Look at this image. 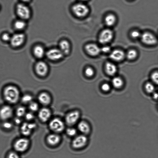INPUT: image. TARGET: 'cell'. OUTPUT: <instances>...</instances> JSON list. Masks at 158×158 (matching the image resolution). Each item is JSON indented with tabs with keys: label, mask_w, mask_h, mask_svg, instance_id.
<instances>
[{
	"label": "cell",
	"mask_w": 158,
	"mask_h": 158,
	"mask_svg": "<svg viewBox=\"0 0 158 158\" xmlns=\"http://www.w3.org/2000/svg\"><path fill=\"white\" fill-rule=\"evenodd\" d=\"M59 49L64 55L68 54L70 50V45L69 42L66 40L61 41L59 44Z\"/></svg>",
	"instance_id": "cell-22"
},
{
	"label": "cell",
	"mask_w": 158,
	"mask_h": 158,
	"mask_svg": "<svg viewBox=\"0 0 158 158\" xmlns=\"http://www.w3.org/2000/svg\"><path fill=\"white\" fill-rule=\"evenodd\" d=\"M114 36L112 30L108 28L103 30L101 32L98 39L99 43L101 44H105L110 42L113 39Z\"/></svg>",
	"instance_id": "cell-10"
},
{
	"label": "cell",
	"mask_w": 158,
	"mask_h": 158,
	"mask_svg": "<svg viewBox=\"0 0 158 158\" xmlns=\"http://www.w3.org/2000/svg\"><path fill=\"white\" fill-rule=\"evenodd\" d=\"M20 101L22 103V105L26 106L33 101V98L31 95L26 94L21 97Z\"/></svg>",
	"instance_id": "cell-28"
},
{
	"label": "cell",
	"mask_w": 158,
	"mask_h": 158,
	"mask_svg": "<svg viewBox=\"0 0 158 158\" xmlns=\"http://www.w3.org/2000/svg\"><path fill=\"white\" fill-rule=\"evenodd\" d=\"M61 138L59 134L53 133L48 135L47 137L46 141L47 143L51 146H55L59 144Z\"/></svg>",
	"instance_id": "cell-16"
},
{
	"label": "cell",
	"mask_w": 158,
	"mask_h": 158,
	"mask_svg": "<svg viewBox=\"0 0 158 158\" xmlns=\"http://www.w3.org/2000/svg\"><path fill=\"white\" fill-rule=\"evenodd\" d=\"M38 99L39 103L44 106L49 105L52 101L50 95L45 92L40 94L38 96Z\"/></svg>",
	"instance_id": "cell-20"
},
{
	"label": "cell",
	"mask_w": 158,
	"mask_h": 158,
	"mask_svg": "<svg viewBox=\"0 0 158 158\" xmlns=\"http://www.w3.org/2000/svg\"><path fill=\"white\" fill-rule=\"evenodd\" d=\"M33 51L35 56L38 58L43 57L45 54L44 48L40 45L36 46L34 48Z\"/></svg>",
	"instance_id": "cell-27"
},
{
	"label": "cell",
	"mask_w": 158,
	"mask_h": 158,
	"mask_svg": "<svg viewBox=\"0 0 158 158\" xmlns=\"http://www.w3.org/2000/svg\"><path fill=\"white\" fill-rule=\"evenodd\" d=\"M51 110L46 107L39 109L38 111V116L39 119L43 122H46L48 121L51 116Z\"/></svg>",
	"instance_id": "cell-13"
},
{
	"label": "cell",
	"mask_w": 158,
	"mask_h": 158,
	"mask_svg": "<svg viewBox=\"0 0 158 158\" xmlns=\"http://www.w3.org/2000/svg\"><path fill=\"white\" fill-rule=\"evenodd\" d=\"M140 38L142 42L147 45H154L157 43L156 37L149 32H145L142 34Z\"/></svg>",
	"instance_id": "cell-11"
},
{
	"label": "cell",
	"mask_w": 158,
	"mask_h": 158,
	"mask_svg": "<svg viewBox=\"0 0 158 158\" xmlns=\"http://www.w3.org/2000/svg\"><path fill=\"white\" fill-rule=\"evenodd\" d=\"M80 112L77 110H74L68 113L65 117V123L69 126H72L77 124L80 118Z\"/></svg>",
	"instance_id": "cell-8"
},
{
	"label": "cell",
	"mask_w": 158,
	"mask_h": 158,
	"mask_svg": "<svg viewBox=\"0 0 158 158\" xmlns=\"http://www.w3.org/2000/svg\"><path fill=\"white\" fill-rule=\"evenodd\" d=\"M88 140L86 135L81 134L74 137L71 145L73 148L75 149H81L87 145Z\"/></svg>",
	"instance_id": "cell-9"
},
{
	"label": "cell",
	"mask_w": 158,
	"mask_h": 158,
	"mask_svg": "<svg viewBox=\"0 0 158 158\" xmlns=\"http://www.w3.org/2000/svg\"><path fill=\"white\" fill-rule=\"evenodd\" d=\"M31 144L29 137L21 135L13 141L12 143V149L21 154L27 151Z\"/></svg>",
	"instance_id": "cell-2"
},
{
	"label": "cell",
	"mask_w": 158,
	"mask_h": 158,
	"mask_svg": "<svg viewBox=\"0 0 158 158\" xmlns=\"http://www.w3.org/2000/svg\"><path fill=\"white\" fill-rule=\"evenodd\" d=\"M78 130L83 134L86 135L91 131V127L89 123L84 120L79 122L77 124Z\"/></svg>",
	"instance_id": "cell-15"
},
{
	"label": "cell",
	"mask_w": 158,
	"mask_h": 158,
	"mask_svg": "<svg viewBox=\"0 0 158 158\" xmlns=\"http://www.w3.org/2000/svg\"><path fill=\"white\" fill-rule=\"evenodd\" d=\"M79 0L80 1H81V2H84V1H87L88 0Z\"/></svg>",
	"instance_id": "cell-45"
},
{
	"label": "cell",
	"mask_w": 158,
	"mask_h": 158,
	"mask_svg": "<svg viewBox=\"0 0 158 158\" xmlns=\"http://www.w3.org/2000/svg\"><path fill=\"white\" fill-rule=\"evenodd\" d=\"M15 126L12 120H7L1 122V128L6 131L12 130Z\"/></svg>",
	"instance_id": "cell-26"
},
{
	"label": "cell",
	"mask_w": 158,
	"mask_h": 158,
	"mask_svg": "<svg viewBox=\"0 0 158 158\" xmlns=\"http://www.w3.org/2000/svg\"><path fill=\"white\" fill-rule=\"evenodd\" d=\"M145 88L146 92L148 93L152 94L155 92L154 86L151 82L147 83L145 85Z\"/></svg>",
	"instance_id": "cell-35"
},
{
	"label": "cell",
	"mask_w": 158,
	"mask_h": 158,
	"mask_svg": "<svg viewBox=\"0 0 158 158\" xmlns=\"http://www.w3.org/2000/svg\"><path fill=\"white\" fill-rule=\"evenodd\" d=\"M65 131L66 134L70 137H75L77 132V130L72 127H68Z\"/></svg>",
	"instance_id": "cell-33"
},
{
	"label": "cell",
	"mask_w": 158,
	"mask_h": 158,
	"mask_svg": "<svg viewBox=\"0 0 158 158\" xmlns=\"http://www.w3.org/2000/svg\"><path fill=\"white\" fill-rule=\"evenodd\" d=\"M152 97L154 99L157 100L158 99V93L154 92L152 93Z\"/></svg>",
	"instance_id": "cell-43"
},
{
	"label": "cell",
	"mask_w": 158,
	"mask_h": 158,
	"mask_svg": "<svg viewBox=\"0 0 158 158\" xmlns=\"http://www.w3.org/2000/svg\"><path fill=\"white\" fill-rule=\"evenodd\" d=\"M13 122L15 125H19V126L24 121H23V118L14 116L12 119Z\"/></svg>",
	"instance_id": "cell-36"
},
{
	"label": "cell",
	"mask_w": 158,
	"mask_h": 158,
	"mask_svg": "<svg viewBox=\"0 0 158 158\" xmlns=\"http://www.w3.org/2000/svg\"><path fill=\"white\" fill-rule=\"evenodd\" d=\"M48 126L53 133L59 134L64 130L65 123L59 118H55L50 120Z\"/></svg>",
	"instance_id": "cell-5"
},
{
	"label": "cell",
	"mask_w": 158,
	"mask_h": 158,
	"mask_svg": "<svg viewBox=\"0 0 158 158\" xmlns=\"http://www.w3.org/2000/svg\"><path fill=\"white\" fill-rule=\"evenodd\" d=\"M11 37L8 33H5L2 35V38L3 40L5 41H10Z\"/></svg>",
	"instance_id": "cell-41"
},
{
	"label": "cell",
	"mask_w": 158,
	"mask_h": 158,
	"mask_svg": "<svg viewBox=\"0 0 158 158\" xmlns=\"http://www.w3.org/2000/svg\"><path fill=\"white\" fill-rule=\"evenodd\" d=\"M35 70L38 75L41 76H44L48 73V67L45 62L40 61L35 65Z\"/></svg>",
	"instance_id": "cell-18"
},
{
	"label": "cell",
	"mask_w": 158,
	"mask_h": 158,
	"mask_svg": "<svg viewBox=\"0 0 158 158\" xmlns=\"http://www.w3.org/2000/svg\"><path fill=\"white\" fill-rule=\"evenodd\" d=\"M20 154L12 149L6 153V158H21Z\"/></svg>",
	"instance_id": "cell-31"
},
{
	"label": "cell",
	"mask_w": 158,
	"mask_h": 158,
	"mask_svg": "<svg viewBox=\"0 0 158 158\" xmlns=\"http://www.w3.org/2000/svg\"><path fill=\"white\" fill-rule=\"evenodd\" d=\"M110 85L107 83L103 84L101 86L102 90L105 92H108L110 89Z\"/></svg>",
	"instance_id": "cell-40"
},
{
	"label": "cell",
	"mask_w": 158,
	"mask_h": 158,
	"mask_svg": "<svg viewBox=\"0 0 158 158\" xmlns=\"http://www.w3.org/2000/svg\"><path fill=\"white\" fill-rule=\"evenodd\" d=\"M35 118L34 113L27 111L23 118L24 121L28 122H32L34 119Z\"/></svg>",
	"instance_id": "cell-32"
},
{
	"label": "cell",
	"mask_w": 158,
	"mask_h": 158,
	"mask_svg": "<svg viewBox=\"0 0 158 158\" xmlns=\"http://www.w3.org/2000/svg\"><path fill=\"white\" fill-rule=\"evenodd\" d=\"M101 52H103L107 53L109 52L111 50V48L110 47L106 46H104L101 48Z\"/></svg>",
	"instance_id": "cell-42"
},
{
	"label": "cell",
	"mask_w": 158,
	"mask_h": 158,
	"mask_svg": "<svg viewBox=\"0 0 158 158\" xmlns=\"http://www.w3.org/2000/svg\"><path fill=\"white\" fill-rule=\"evenodd\" d=\"M27 110L26 106L22 104L15 110V116L23 118Z\"/></svg>",
	"instance_id": "cell-23"
},
{
	"label": "cell",
	"mask_w": 158,
	"mask_h": 158,
	"mask_svg": "<svg viewBox=\"0 0 158 158\" xmlns=\"http://www.w3.org/2000/svg\"><path fill=\"white\" fill-rule=\"evenodd\" d=\"M112 83L114 88L118 89L122 86L123 81L121 78L119 77H115L112 80Z\"/></svg>",
	"instance_id": "cell-30"
},
{
	"label": "cell",
	"mask_w": 158,
	"mask_h": 158,
	"mask_svg": "<svg viewBox=\"0 0 158 158\" xmlns=\"http://www.w3.org/2000/svg\"><path fill=\"white\" fill-rule=\"evenodd\" d=\"M3 95L6 103L12 106L20 101L21 97L19 91L14 86H9L6 87L4 91Z\"/></svg>",
	"instance_id": "cell-1"
},
{
	"label": "cell",
	"mask_w": 158,
	"mask_h": 158,
	"mask_svg": "<svg viewBox=\"0 0 158 158\" xmlns=\"http://www.w3.org/2000/svg\"><path fill=\"white\" fill-rule=\"evenodd\" d=\"M85 49L89 55L92 56H97L101 52V48L96 44L93 43L86 45Z\"/></svg>",
	"instance_id": "cell-17"
},
{
	"label": "cell",
	"mask_w": 158,
	"mask_h": 158,
	"mask_svg": "<svg viewBox=\"0 0 158 158\" xmlns=\"http://www.w3.org/2000/svg\"><path fill=\"white\" fill-rule=\"evenodd\" d=\"M72 11L74 14L77 17L83 18L88 14L89 9L85 4L79 2L73 5L72 7Z\"/></svg>",
	"instance_id": "cell-7"
},
{
	"label": "cell",
	"mask_w": 158,
	"mask_h": 158,
	"mask_svg": "<svg viewBox=\"0 0 158 158\" xmlns=\"http://www.w3.org/2000/svg\"><path fill=\"white\" fill-rule=\"evenodd\" d=\"M13 26L14 28L17 30H23L27 26L26 21L19 19L15 21Z\"/></svg>",
	"instance_id": "cell-24"
},
{
	"label": "cell",
	"mask_w": 158,
	"mask_h": 158,
	"mask_svg": "<svg viewBox=\"0 0 158 158\" xmlns=\"http://www.w3.org/2000/svg\"><path fill=\"white\" fill-rule=\"evenodd\" d=\"M104 21L106 25L111 27L115 24L116 21V18L114 15L110 14L107 15L105 17Z\"/></svg>",
	"instance_id": "cell-25"
},
{
	"label": "cell",
	"mask_w": 158,
	"mask_h": 158,
	"mask_svg": "<svg viewBox=\"0 0 158 158\" xmlns=\"http://www.w3.org/2000/svg\"><path fill=\"white\" fill-rule=\"evenodd\" d=\"M25 39L24 34L21 32L15 33L11 37L10 42L12 45L15 47L20 46Z\"/></svg>",
	"instance_id": "cell-14"
},
{
	"label": "cell",
	"mask_w": 158,
	"mask_h": 158,
	"mask_svg": "<svg viewBox=\"0 0 158 158\" xmlns=\"http://www.w3.org/2000/svg\"><path fill=\"white\" fill-rule=\"evenodd\" d=\"M131 36L134 39H137L140 38L141 34L138 31L134 30L132 31L130 34Z\"/></svg>",
	"instance_id": "cell-39"
},
{
	"label": "cell",
	"mask_w": 158,
	"mask_h": 158,
	"mask_svg": "<svg viewBox=\"0 0 158 158\" xmlns=\"http://www.w3.org/2000/svg\"><path fill=\"white\" fill-rule=\"evenodd\" d=\"M137 55V51L134 49L129 50L127 53L126 56L129 60H132L136 58Z\"/></svg>",
	"instance_id": "cell-34"
},
{
	"label": "cell",
	"mask_w": 158,
	"mask_h": 158,
	"mask_svg": "<svg viewBox=\"0 0 158 158\" xmlns=\"http://www.w3.org/2000/svg\"><path fill=\"white\" fill-rule=\"evenodd\" d=\"M19 127L21 135L29 137L36 128L37 125L33 122L24 121Z\"/></svg>",
	"instance_id": "cell-6"
},
{
	"label": "cell",
	"mask_w": 158,
	"mask_h": 158,
	"mask_svg": "<svg viewBox=\"0 0 158 158\" xmlns=\"http://www.w3.org/2000/svg\"><path fill=\"white\" fill-rule=\"evenodd\" d=\"M15 116V110L12 106L6 103L0 106L1 122L11 120Z\"/></svg>",
	"instance_id": "cell-3"
},
{
	"label": "cell",
	"mask_w": 158,
	"mask_h": 158,
	"mask_svg": "<svg viewBox=\"0 0 158 158\" xmlns=\"http://www.w3.org/2000/svg\"><path fill=\"white\" fill-rule=\"evenodd\" d=\"M151 78L153 83L158 85V71L153 73L151 75Z\"/></svg>",
	"instance_id": "cell-38"
},
{
	"label": "cell",
	"mask_w": 158,
	"mask_h": 158,
	"mask_svg": "<svg viewBox=\"0 0 158 158\" xmlns=\"http://www.w3.org/2000/svg\"><path fill=\"white\" fill-rule=\"evenodd\" d=\"M47 57L52 60H57L61 59L64 55L59 48H52L48 50L46 53Z\"/></svg>",
	"instance_id": "cell-12"
},
{
	"label": "cell",
	"mask_w": 158,
	"mask_h": 158,
	"mask_svg": "<svg viewBox=\"0 0 158 158\" xmlns=\"http://www.w3.org/2000/svg\"><path fill=\"white\" fill-rule=\"evenodd\" d=\"M15 11L19 19L25 21L29 19L31 16V11L29 7L26 4L22 2L16 5Z\"/></svg>",
	"instance_id": "cell-4"
},
{
	"label": "cell",
	"mask_w": 158,
	"mask_h": 158,
	"mask_svg": "<svg viewBox=\"0 0 158 158\" xmlns=\"http://www.w3.org/2000/svg\"><path fill=\"white\" fill-rule=\"evenodd\" d=\"M105 70L106 73L110 76L114 75L117 71V67L114 64L107 62L105 65Z\"/></svg>",
	"instance_id": "cell-21"
},
{
	"label": "cell",
	"mask_w": 158,
	"mask_h": 158,
	"mask_svg": "<svg viewBox=\"0 0 158 158\" xmlns=\"http://www.w3.org/2000/svg\"><path fill=\"white\" fill-rule=\"evenodd\" d=\"M22 2L26 4L29 2L31 0H20Z\"/></svg>",
	"instance_id": "cell-44"
},
{
	"label": "cell",
	"mask_w": 158,
	"mask_h": 158,
	"mask_svg": "<svg viewBox=\"0 0 158 158\" xmlns=\"http://www.w3.org/2000/svg\"><path fill=\"white\" fill-rule=\"evenodd\" d=\"M125 56L123 51L119 49H115L110 52L109 57L112 60L118 61L122 60Z\"/></svg>",
	"instance_id": "cell-19"
},
{
	"label": "cell",
	"mask_w": 158,
	"mask_h": 158,
	"mask_svg": "<svg viewBox=\"0 0 158 158\" xmlns=\"http://www.w3.org/2000/svg\"><path fill=\"white\" fill-rule=\"evenodd\" d=\"M28 111L34 113L39 111V105L36 102L33 101L27 106Z\"/></svg>",
	"instance_id": "cell-29"
},
{
	"label": "cell",
	"mask_w": 158,
	"mask_h": 158,
	"mask_svg": "<svg viewBox=\"0 0 158 158\" xmlns=\"http://www.w3.org/2000/svg\"><path fill=\"white\" fill-rule=\"evenodd\" d=\"M94 73V69L91 67L87 68L85 70V74L88 77H91L93 76Z\"/></svg>",
	"instance_id": "cell-37"
}]
</instances>
